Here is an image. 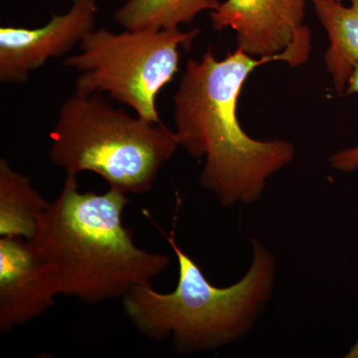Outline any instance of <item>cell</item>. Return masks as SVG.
<instances>
[{"mask_svg": "<svg viewBox=\"0 0 358 358\" xmlns=\"http://www.w3.org/2000/svg\"><path fill=\"white\" fill-rule=\"evenodd\" d=\"M103 94L75 92L59 110L49 159L66 174L94 173L109 187L145 194L179 147L174 131L115 109Z\"/></svg>", "mask_w": 358, "mask_h": 358, "instance_id": "4", "label": "cell"}, {"mask_svg": "<svg viewBox=\"0 0 358 358\" xmlns=\"http://www.w3.org/2000/svg\"><path fill=\"white\" fill-rule=\"evenodd\" d=\"M218 0H128L114 14L127 30L159 31L190 23L202 11L215 10Z\"/></svg>", "mask_w": 358, "mask_h": 358, "instance_id": "11", "label": "cell"}, {"mask_svg": "<svg viewBox=\"0 0 358 358\" xmlns=\"http://www.w3.org/2000/svg\"><path fill=\"white\" fill-rule=\"evenodd\" d=\"M200 30L179 28L159 31L93 30L80 43V52L64 61L80 73L76 91L108 94L131 108L138 117L162 124L157 100L179 71L180 48L188 50Z\"/></svg>", "mask_w": 358, "mask_h": 358, "instance_id": "5", "label": "cell"}, {"mask_svg": "<svg viewBox=\"0 0 358 358\" xmlns=\"http://www.w3.org/2000/svg\"><path fill=\"white\" fill-rule=\"evenodd\" d=\"M310 1L329 40L324 64L336 91L343 94L358 63V0H350V6L338 0Z\"/></svg>", "mask_w": 358, "mask_h": 358, "instance_id": "9", "label": "cell"}, {"mask_svg": "<svg viewBox=\"0 0 358 358\" xmlns=\"http://www.w3.org/2000/svg\"><path fill=\"white\" fill-rule=\"evenodd\" d=\"M178 264L171 293L138 285L122 298L127 317L138 333L154 341L171 339L174 352L193 355L220 350L248 336L274 293L277 259L259 239L251 242L246 274L231 286H214L199 264L160 230Z\"/></svg>", "mask_w": 358, "mask_h": 358, "instance_id": "3", "label": "cell"}, {"mask_svg": "<svg viewBox=\"0 0 358 358\" xmlns=\"http://www.w3.org/2000/svg\"><path fill=\"white\" fill-rule=\"evenodd\" d=\"M345 358H358V339L355 341V345L350 348V350L346 352Z\"/></svg>", "mask_w": 358, "mask_h": 358, "instance_id": "13", "label": "cell"}, {"mask_svg": "<svg viewBox=\"0 0 358 358\" xmlns=\"http://www.w3.org/2000/svg\"><path fill=\"white\" fill-rule=\"evenodd\" d=\"M128 193L81 192L78 176L49 203L27 240L43 262L55 294L89 305L122 299L138 285L152 284L171 258L136 246L122 223Z\"/></svg>", "mask_w": 358, "mask_h": 358, "instance_id": "2", "label": "cell"}, {"mask_svg": "<svg viewBox=\"0 0 358 358\" xmlns=\"http://www.w3.org/2000/svg\"><path fill=\"white\" fill-rule=\"evenodd\" d=\"M96 0H73L67 13L52 16L42 27L0 28V81L21 84L51 58L72 50L93 31Z\"/></svg>", "mask_w": 358, "mask_h": 358, "instance_id": "6", "label": "cell"}, {"mask_svg": "<svg viewBox=\"0 0 358 358\" xmlns=\"http://www.w3.org/2000/svg\"><path fill=\"white\" fill-rule=\"evenodd\" d=\"M338 1H343V0H338Z\"/></svg>", "mask_w": 358, "mask_h": 358, "instance_id": "14", "label": "cell"}, {"mask_svg": "<svg viewBox=\"0 0 358 358\" xmlns=\"http://www.w3.org/2000/svg\"><path fill=\"white\" fill-rule=\"evenodd\" d=\"M306 0H226L211 11L212 27L237 33V48L250 56L279 55L305 29Z\"/></svg>", "mask_w": 358, "mask_h": 358, "instance_id": "7", "label": "cell"}, {"mask_svg": "<svg viewBox=\"0 0 358 358\" xmlns=\"http://www.w3.org/2000/svg\"><path fill=\"white\" fill-rule=\"evenodd\" d=\"M50 278L27 240L0 238V331L9 333L55 305Z\"/></svg>", "mask_w": 358, "mask_h": 358, "instance_id": "8", "label": "cell"}, {"mask_svg": "<svg viewBox=\"0 0 358 358\" xmlns=\"http://www.w3.org/2000/svg\"><path fill=\"white\" fill-rule=\"evenodd\" d=\"M312 33L308 27L287 50L254 59L236 49L217 60L211 48L199 61L189 59L173 96L179 147L204 159L201 187L224 207L252 205L262 199L268 179L293 162V143L259 141L246 134L238 120L240 93L254 70L273 61L299 67L307 62Z\"/></svg>", "mask_w": 358, "mask_h": 358, "instance_id": "1", "label": "cell"}, {"mask_svg": "<svg viewBox=\"0 0 358 358\" xmlns=\"http://www.w3.org/2000/svg\"><path fill=\"white\" fill-rule=\"evenodd\" d=\"M49 203L27 176L0 160V237L30 239Z\"/></svg>", "mask_w": 358, "mask_h": 358, "instance_id": "10", "label": "cell"}, {"mask_svg": "<svg viewBox=\"0 0 358 358\" xmlns=\"http://www.w3.org/2000/svg\"><path fill=\"white\" fill-rule=\"evenodd\" d=\"M346 95H358V63L355 65L352 76L348 80L345 90ZM329 164L341 173L358 171V147L345 148L334 152L329 157Z\"/></svg>", "mask_w": 358, "mask_h": 358, "instance_id": "12", "label": "cell"}]
</instances>
